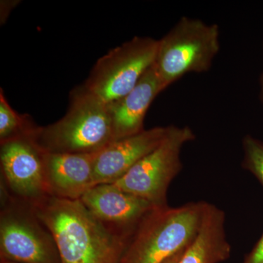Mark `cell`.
<instances>
[{
    "mask_svg": "<svg viewBox=\"0 0 263 263\" xmlns=\"http://www.w3.org/2000/svg\"><path fill=\"white\" fill-rule=\"evenodd\" d=\"M30 136L46 153H98L114 141L108 105L81 86L72 91L61 119L46 127L37 126Z\"/></svg>",
    "mask_w": 263,
    "mask_h": 263,
    "instance_id": "obj_2",
    "label": "cell"
},
{
    "mask_svg": "<svg viewBox=\"0 0 263 263\" xmlns=\"http://www.w3.org/2000/svg\"><path fill=\"white\" fill-rule=\"evenodd\" d=\"M259 98L261 103L263 105V70L259 77Z\"/></svg>",
    "mask_w": 263,
    "mask_h": 263,
    "instance_id": "obj_18",
    "label": "cell"
},
{
    "mask_svg": "<svg viewBox=\"0 0 263 263\" xmlns=\"http://www.w3.org/2000/svg\"><path fill=\"white\" fill-rule=\"evenodd\" d=\"M6 200L0 216L1 261L62 263L53 235L29 204L15 197Z\"/></svg>",
    "mask_w": 263,
    "mask_h": 263,
    "instance_id": "obj_7",
    "label": "cell"
},
{
    "mask_svg": "<svg viewBox=\"0 0 263 263\" xmlns=\"http://www.w3.org/2000/svg\"><path fill=\"white\" fill-rule=\"evenodd\" d=\"M1 263H17V262H8V261H1Z\"/></svg>",
    "mask_w": 263,
    "mask_h": 263,
    "instance_id": "obj_19",
    "label": "cell"
},
{
    "mask_svg": "<svg viewBox=\"0 0 263 263\" xmlns=\"http://www.w3.org/2000/svg\"><path fill=\"white\" fill-rule=\"evenodd\" d=\"M171 125L145 129L138 134L114 141L95 154V185L113 183L143 157L160 146Z\"/></svg>",
    "mask_w": 263,
    "mask_h": 263,
    "instance_id": "obj_10",
    "label": "cell"
},
{
    "mask_svg": "<svg viewBox=\"0 0 263 263\" xmlns=\"http://www.w3.org/2000/svg\"><path fill=\"white\" fill-rule=\"evenodd\" d=\"M206 202L155 208L128 238L120 263H163L186 248L201 226Z\"/></svg>",
    "mask_w": 263,
    "mask_h": 263,
    "instance_id": "obj_3",
    "label": "cell"
},
{
    "mask_svg": "<svg viewBox=\"0 0 263 263\" xmlns=\"http://www.w3.org/2000/svg\"><path fill=\"white\" fill-rule=\"evenodd\" d=\"M95 155L46 152L45 177L49 195L68 200H80L95 186Z\"/></svg>",
    "mask_w": 263,
    "mask_h": 263,
    "instance_id": "obj_11",
    "label": "cell"
},
{
    "mask_svg": "<svg viewBox=\"0 0 263 263\" xmlns=\"http://www.w3.org/2000/svg\"><path fill=\"white\" fill-rule=\"evenodd\" d=\"M158 40L134 37L100 57L84 85L107 105L134 89L154 65Z\"/></svg>",
    "mask_w": 263,
    "mask_h": 263,
    "instance_id": "obj_6",
    "label": "cell"
},
{
    "mask_svg": "<svg viewBox=\"0 0 263 263\" xmlns=\"http://www.w3.org/2000/svg\"><path fill=\"white\" fill-rule=\"evenodd\" d=\"M163 91L153 65L134 89L122 98L108 105L113 125L114 141L145 130L144 121L147 111L157 95Z\"/></svg>",
    "mask_w": 263,
    "mask_h": 263,
    "instance_id": "obj_12",
    "label": "cell"
},
{
    "mask_svg": "<svg viewBox=\"0 0 263 263\" xmlns=\"http://www.w3.org/2000/svg\"><path fill=\"white\" fill-rule=\"evenodd\" d=\"M45 156L30 134L1 143L2 175L15 198L32 203L50 195L45 177Z\"/></svg>",
    "mask_w": 263,
    "mask_h": 263,
    "instance_id": "obj_8",
    "label": "cell"
},
{
    "mask_svg": "<svg viewBox=\"0 0 263 263\" xmlns=\"http://www.w3.org/2000/svg\"><path fill=\"white\" fill-rule=\"evenodd\" d=\"M196 138L188 126L171 125L160 146L135 164L114 185L150 202L155 208L167 206V191L183 168V147Z\"/></svg>",
    "mask_w": 263,
    "mask_h": 263,
    "instance_id": "obj_5",
    "label": "cell"
},
{
    "mask_svg": "<svg viewBox=\"0 0 263 263\" xmlns=\"http://www.w3.org/2000/svg\"><path fill=\"white\" fill-rule=\"evenodd\" d=\"M220 46L219 25L181 17L158 40L154 65L164 91L187 74L209 72Z\"/></svg>",
    "mask_w": 263,
    "mask_h": 263,
    "instance_id": "obj_4",
    "label": "cell"
},
{
    "mask_svg": "<svg viewBox=\"0 0 263 263\" xmlns=\"http://www.w3.org/2000/svg\"><path fill=\"white\" fill-rule=\"evenodd\" d=\"M29 204L53 235L62 263H120L129 237L98 220L81 200L47 195Z\"/></svg>",
    "mask_w": 263,
    "mask_h": 263,
    "instance_id": "obj_1",
    "label": "cell"
},
{
    "mask_svg": "<svg viewBox=\"0 0 263 263\" xmlns=\"http://www.w3.org/2000/svg\"><path fill=\"white\" fill-rule=\"evenodd\" d=\"M36 127L27 115H20L15 111L0 91V142L4 143L18 137L30 134Z\"/></svg>",
    "mask_w": 263,
    "mask_h": 263,
    "instance_id": "obj_14",
    "label": "cell"
},
{
    "mask_svg": "<svg viewBox=\"0 0 263 263\" xmlns=\"http://www.w3.org/2000/svg\"><path fill=\"white\" fill-rule=\"evenodd\" d=\"M242 168L249 171L258 180L263 187V141L252 135L242 138Z\"/></svg>",
    "mask_w": 263,
    "mask_h": 263,
    "instance_id": "obj_15",
    "label": "cell"
},
{
    "mask_svg": "<svg viewBox=\"0 0 263 263\" xmlns=\"http://www.w3.org/2000/svg\"><path fill=\"white\" fill-rule=\"evenodd\" d=\"M226 214L222 209L206 202L201 226L185 250L180 263H221L231 256L227 238Z\"/></svg>",
    "mask_w": 263,
    "mask_h": 263,
    "instance_id": "obj_13",
    "label": "cell"
},
{
    "mask_svg": "<svg viewBox=\"0 0 263 263\" xmlns=\"http://www.w3.org/2000/svg\"><path fill=\"white\" fill-rule=\"evenodd\" d=\"M80 200L98 220L125 237L130 236L143 217L155 208L114 183L96 185Z\"/></svg>",
    "mask_w": 263,
    "mask_h": 263,
    "instance_id": "obj_9",
    "label": "cell"
},
{
    "mask_svg": "<svg viewBox=\"0 0 263 263\" xmlns=\"http://www.w3.org/2000/svg\"><path fill=\"white\" fill-rule=\"evenodd\" d=\"M241 263H263V233Z\"/></svg>",
    "mask_w": 263,
    "mask_h": 263,
    "instance_id": "obj_16",
    "label": "cell"
},
{
    "mask_svg": "<svg viewBox=\"0 0 263 263\" xmlns=\"http://www.w3.org/2000/svg\"><path fill=\"white\" fill-rule=\"evenodd\" d=\"M186 248H187V247H186ZM186 248L183 249L182 250L180 251V252H177V253L171 256L170 258L164 261L163 263H180L181 258H182L183 254L184 253Z\"/></svg>",
    "mask_w": 263,
    "mask_h": 263,
    "instance_id": "obj_17",
    "label": "cell"
}]
</instances>
